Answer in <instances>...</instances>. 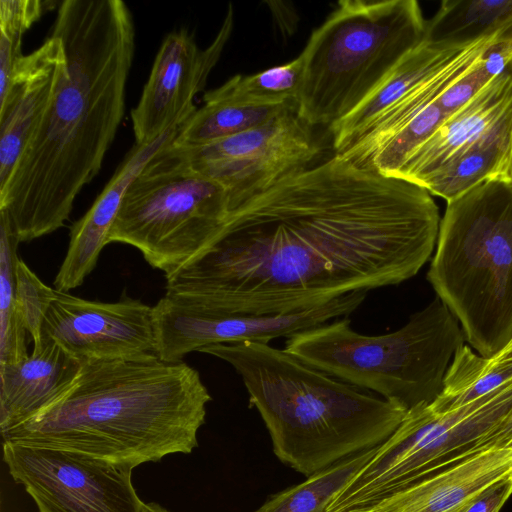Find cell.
<instances>
[{
    "instance_id": "3",
    "label": "cell",
    "mask_w": 512,
    "mask_h": 512,
    "mask_svg": "<svg viewBox=\"0 0 512 512\" xmlns=\"http://www.w3.org/2000/svg\"><path fill=\"white\" fill-rule=\"evenodd\" d=\"M80 363L71 385L45 409L1 432L3 442L132 469L198 446L211 396L196 369L157 356Z\"/></svg>"
},
{
    "instance_id": "16",
    "label": "cell",
    "mask_w": 512,
    "mask_h": 512,
    "mask_svg": "<svg viewBox=\"0 0 512 512\" xmlns=\"http://www.w3.org/2000/svg\"><path fill=\"white\" fill-rule=\"evenodd\" d=\"M178 130L132 146L90 209L71 226L67 253L53 282L55 289L68 292L83 284L102 249L109 244V234L128 187L148 162L175 139Z\"/></svg>"
},
{
    "instance_id": "29",
    "label": "cell",
    "mask_w": 512,
    "mask_h": 512,
    "mask_svg": "<svg viewBox=\"0 0 512 512\" xmlns=\"http://www.w3.org/2000/svg\"><path fill=\"white\" fill-rule=\"evenodd\" d=\"M15 279L16 297L23 322L35 344L41 338L45 316L54 298L55 288L44 284L20 258L16 262Z\"/></svg>"
},
{
    "instance_id": "30",
    "label": "cell",
    "mask_w": 512,
    "mask_h": 512,
    "mask_svg": "<svg viewBox=\"0 0 512 512\" xmlns=\"http://www.w3.org/2000/svg\"><path fill=\"white\" fill-rule=\"evenodd\" d=\"M54 3L41 0H1L0 39L21 46L24 33Z\"/></svg>"
},
{
    "instance_id": "20",
    "label": "cell",
    "mask_w": 512,
    "mask_h": 512,
    "mask_svg": "<svg viewBox=\"0 0 512 512\" xmlns=\"http://www.w3.org/2000/svg\"><path fill=\"white\" fill-rule=\"evenodd\" d=\"M465 48L445 47L424 39L396 65L368 98L328 128L334 154L352 146L379 117L446 68Z\"/></svg>"
},
{
    "instance_id": "15",
    "label": "cell",
    "mask_w": 512,
    "mask_h": 512,
    "mask_svg": "<svg viewBox=\"0 0 512 512\" xmlns=\"http://www.w3.org/2000/svg\"><path fill=\"white\" fill-rule=\"evenodd\" d=\"M63 50L53 33L15 63L5 95L0 98V190L51 98Z\"/></svg>"
},
{
    "instance_id": "31",
    "label": "cell",
    "mask_w": 512,
    "mask_h": 512,
    "mask_svg": "<svg viewBox=\"0 0 512 512\" xmlns=\"http://www.w3.org/2000/svg\"><path fill=\"white\" fill-rule=\"evenodd\" d=\"M510 496H512V475L481 490L455 512H499Z\"/></svg>"
},
{
    "instance_id": "35",
    "label": "cell",
    "mask_w": 512,
    "mask_h": 512,
    "mask_svg": "<svg viewBox=\"0 0 512 512\" xmlns=\"http://www.w3.org/2000/svg\"><path fill=\"white\" fill-rule=\"evenodd\" d=\"M507 69L509 70V72L512 75V60L508 64ZM506 181L509 182L512 185V149H511V158H510V164H509V169H508Z\"/></svg>"
},
{
    "instance_id": "14",
    "label": "cell",
    "mask_w": 512,
    "mask_h": 512,
    "mask_svg": "<svg viewBox=\"0 0 512 512\" xmlns=\"http://www.w3.org/2000/svg\"><path fill=\"white\" fill-rule=\"evenodd\" d=\"M42 334L78 361L157 356L152 307L129 297L107 303L55 289Z\"/></svg>"
},
{
    "instance_id": "11",
    "label": "cell",
    "mask_w": 512,
    "mask_h": 512,
    "mask_svg": "<svg viewBox=\"0 0 512 512\" xmlns=\"http://www.w3.org/2000/svg\"><path fill=\"white\" fill-rule=\"evenodd\" d=\"M3 460L39 512H140L130 467L12 442H3Z\"/></svg>"
},
{
    "instance_id": "2",
    "label": "cell",
    "mask_w": 512,
    "mask_h": 512,
    "mask_svg": "<svg viewBox=\"0 0 512 512\" xmlns=\"http://www.w3.org/2000/svg\"><path fill=\"white\" fill-rule=\"evenodd\" d=\"M51 33L63 50L55 86L0 190L19 243L63 227L100 171L124 116L135 53L134 19L122 0H64Z\"/></svg>"
},
{
    "instance_id": "7",
    "label": "cell",
    "mask_w": 512,
    "mask_h": 512,
    "mask_svg": "<svg viewBox=\"0 0 512 512\" xmlns=\"http://www.w3.org/2000/svg\"><path fill=\"white\" fill-rule=\"evenodd\" d=\"M427 20L415 0H343L304 50L298 115L328 128L368 98L425 39Z\"/></svg>"
},
{
    "instance_id": "24",
    "label": "cell",
    "mask_w": 512,
    "mask_h": 512,
    "mask_svg": "<svg viewBox=\"0 0 512 512\" xmlns=\"http://www.w3.org/2000/svg\"><path fill=\"white\" fill-rule=\"evenodd\" d=\"M293 102L253 106L218 100L204 94L203 105L179 128L171 145L201 146L254 129L269 122Z\"/></svg>"
},
{
    "instance_id": "22",
    "label": "cell",
    "mask_w": 512,
    "mask_h": 512,
    "mask_svg": "<svg viewBox=\"0 0 512 512\" xmlns=\"http://www.w3.org/2000/svg\"><path fill=\"white\" fill-rule=\"evenodd\" d=\"M489 37L512 39V0H444L427 20L425 40L465 48Z\"/></svg>"
},
{
    "instance_id": "1",
    "label": "cell",
    "mask_w": 512,
    "mask_h": 512,
    "mask_svg": "<svg viewBox=\"0 0 512 512\" xmlns=\"http://www.w3.org/2000/svg\"><path fill=\"white\" fill-rule=\"evenodd\" d=\"M440 222L422 186L334 154L231 211L209 247L166 277L165 296L211 313L305 310L412 278Z\"/></svg>"
},
{
    "instance_id": "18",
    "label": "cell",
    "mask_w": 512,
    "mask_h": 512,
    "mask_svg": "<svg viewBox=\"0 0 512 512\" xmlns=\"http://www.w3.org/2000/svg\"><path fill=\"white\" fill-rule=\"evenodd\" d=\"M80 361L42 334L32 353L15 364L0 365V430L36 415L74 381Z\"/></svg>"
},
{
    "instance_id": "26",
    "label": "cell",
    "mask_w": 512,
    "mask_h": 512,
    "mask_svg": "<svg viewBox=\"0 0 512 512\" xmlns=\"http://www.w3.org/2000/svg\"><path fill=\"white\" fill-rule=\"evenodd\" d=\"M377 447L347 457L271 496L255 512H322L334 495L371 459Z\"/></svg>"
},
{
    "instance_id": "8",
    "label": "cell",
    "mask_w": 512,
    "mask_h": 512,
    "mask_svg": "<svg viewBox=\"0 0 512 512\" xmlns=\"http://www.w3.org/2000/svg\"><path fill=\"white\" fill-rule=\"evenodd\" d=\"M169 145L128 187L108 238L137 248L165 277L207 249L232 211L227 189L189 169Z\"/></svg>"
},
{
    "instance_id": "4",
    "label": "cell",
    "mask_w": 512,
    "mask_h": 512,
    "mask_svg": "<svg viewBox=\"0 0 512 512\" xmlns=\"http://www.w3.org/2000/svg\"><path fill=\"white\" fill-rule=\"evenodd\" d=\"M199 352L235 369L268 429L274 454L306 477L379 446L407 413L268 343L214 344Z\"/></svg>"
},
{
    "instance_id": "9",
    "label": "cell",
    "mask_w": 512,
    "mask_h": 512,
    "mask_svg": "<svg viewBox=\"0 0 512 512\" xmlns=\"http://www.w3.org/2000/svg\"><path fill=\"white\" fill-rule=\"evenodd\" d=\"M512 410V381L458 409L430 404L406 413L395 432L322 512H369L383 500L476 454L477 443Z\"/></svg>"
},
{
    "instance_id": "32",
    "label": "cell",
    "mask_w": 512,
    "mask_h": 512,
    "mask_svg": "<svg viewBox=\"0 0 512 512\" xmlns=\"http://www.w3.org/2000/svg\"><path fill=\"white\" fill-rule=\"evenodd\" d=\"M490 449H512V410L497 427L480 439L475 452Z\"/></svg>"
},
{
    "instance_id": "17",
    "label": "cell",
    "mask_w": 512,
    "mask_h": 512,
    "mask_svg": "<svg viewBox=\"0 0 512 512\" xmlns=\"http://www.w3.org/2000/svg\"><path fill=\"white\" fill-rule=\"evenodd\" d=\"M512 108V75L506 70L459 110L406 160L396 178L421 186L434 172L494 127Z\"/></svg>"
},
{
    "instance_id": "5",
    "label": "cell",
    "mask_w": 512,
    "mask_h": 512,
    "mask_svg": "<svg viewBox=\"0 0 512 512\" xmlns=\"http://www.w3.org/2000/svg\"><path fill=\"white\" fill-rule=\"evenodd\" d=\"M427 279L484 357L512 340V185L492 180L447 203Z\"/></svg>"
},
{
    "instance_id": "19",
    "label": "cell",
    "mask_w": 512,
    "mask_h": 512,
    "mask_svg": "<svg viewBox=\"0 0 512 512\" xmlns=\"http://www.w3.org/2000/svg\"><path fill=\"white\" fill-rule=\"evenodd\" d=\"M509 475L512 449L480 451L383 500L369 512H455Z\"/></svg>"
},
{
    "instance_id": "21",
    "label": "cell",
    "mask_w": 512,
    "mask_h": 512,
    "mask_svg": "<svg viewBox=\"0 0 512 512\" xmlns=\"http://www.w3.org/2000/svg\"><path fill=\"white\" fill-rule=\"evenodd\" d=\"M512 149V108L482 137L430 175L421 186L453 201L481 184L505 180Z\"/></svg>"
},
{
    "instance_id": "27",
    "label": "cell",
    "mask_w": 512,
    "mask_h": 512,
    "mask_svg": "<svg viewBox=\"0 0 512 512\" xmlns=\"http://www.w3.org/2000/svg\"><path fill=\"white\" fill-rule=\"evenodd\" d=\"M303 77V58L253 75H235L205 95L244 105H282L296 101Z\"/></svg>"
},
{
    "instance_id": "13",
    "label": "cell",
    "mask_w": 512,
    "mask_h": 512,
    "mask_svg": "<svg viewBox=\"0 0 512 512\" xmlns=\"http://www.w3.org/2000/svg\"><path fill=\"white\" fill-rule=\"evenodd\" d=\"M233 27L230 5L214 41L199 48L187 29L170 32L154 59L138 104L131 110L135 144H147L180 128L196 112L195 96L203 90Z\"/></svg>"
},
{
    "instance_id": "34",
    "label": "cell",
    "mask_w": 512,
    "mask_h": 512,
    "mask_svg": "<svg viewBox=\"0 0 512 512\" xmlns=\"http://www.w3.org/2000/svg\"><path fill=\"white\" fill-rule=\"evenodd\" d=\"M140 512H169L157 503H142Z\"/></svg>"
},
{
    "instance_id": "33",
    "label": "cell",
    "mask_w": 512,
    "mask_h": 512,
    "mask_svg": "<svg viewBox=\"0 0 512 512\" xmlns=\"http://www.w3.org/2000/svg\"><path fill=\"white\" fill-rule=\"evenodd\" d=\"M270 6L273 18L275 19L278 28L283 35H290L293 33L296 23L297 15L293 8L286 7L284 2H267Z\"/></svg>"
},
{
    "instance_id": "25",
    "label": "cell",
    "mask_w": 512,
    "mask_h": 512,
    "mask_svg": "<svg viewBox=\"0 0 512 512\" xmlns=\"http://www.w3.org/2000/svg\"><path fill=\"white\" fill-rule=\"evenodd\" d=\"M18 244L8 212L0 210V365L15 364L29 356L28 332L16 297Z\"/></svg>"
},
{
    "instance_id": "10",
    "label": "cell",
    "mask_w": 512,
    "mask_h": 512,
    "mask_svg": "<svg viewBox=\"0 0 512 512\" xmlns=\"http://www.w3.org/2000/svg\"><path fill=\"white\" fill-rule=\"evenodd\" d=\"M313 128L298 115L293 102L254 129L195 147L171 142L168 148L192 171L221 183L233 211L310 167L320 152Z\"/></svg>"
},
{
    "instance_id": "28",
    "label": "cell",
    "mask_w": 512,
    "mask_h": 512,
    "mask_svg": "<svg viewBox=\"0 0 512 512\" xmlns=\"http://www.w3.org/2000/svg\"><path fill=\"white\" fill-rule=\"evenodd\" d=\"M512 60V39L496 40L482 52L476 62L437 100L440 107L453 114L494 78L503 73Z\"/></svg>"
},
{
    "instance_id": "23",
    "label": "cell",
    "mask_w": 512,
    "mask_h": 512,
    "mask_svg": "<svg viewBox=\"0 0 512 512\" xmlns=\"http://www.w3.org/2000/svg\"><path fill=\"white\" fill-rule=\"evenodd\" d=\"M512 381V340L492 357L475 354L463 345L455 353L446 372L443 389L431 408L446 413L471 402Z\"/></svg>"
},
{
    "instance_id": "6",
    "label": "cell",
    "mask_w": 512,
    "mask_h": 512,
    "mask_svg": "<svg viewBox=\"0 0 512 512\" xmlns=\"http://www.w3.org/2000/svg\"><path fill=\"white\" fill-rule=\"evenodd\" d=\"M350 323L343 317L297 333L287 338L284 350L407 412L436 400L466 340L458 319L438 296L387 334H360Z\"/></svg>"
},
{
    "instance_id": "12",
    "label": "cell",
    "mask_w": 512,
    "mask_h": 512,
    "mask_svg": "<svg viewBox=\"0 0 512 512\" xmlns=\"http://www.w3.org/2000/svg\"><path fill=\"white\" fill-rule=\"evenodd\" d=\"M366 293L351 292L305 310L264 316L205 312L164 296L152 306L156 355L175 363L214 344H269L272 339L289 338L334 318L348 317L363 303Z\"/></svg>"
}]
</instances>
